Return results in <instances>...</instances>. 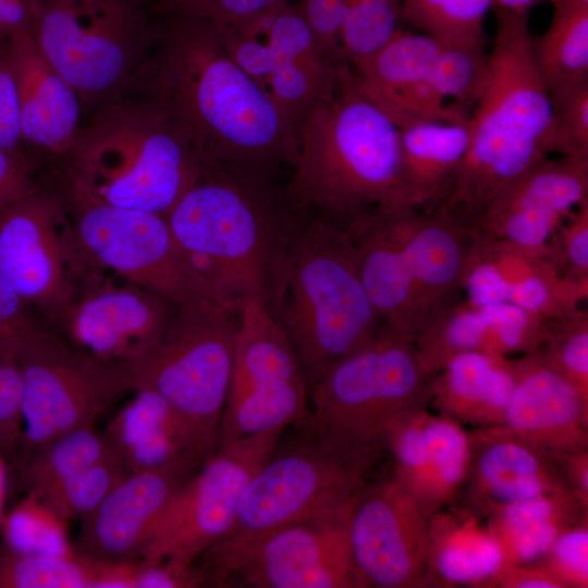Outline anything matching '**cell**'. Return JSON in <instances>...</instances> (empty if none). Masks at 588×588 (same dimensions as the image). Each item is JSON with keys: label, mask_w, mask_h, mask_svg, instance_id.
I'll return each instance as SVG.
<instances>
[{"label": "cell", "mask_w": 588, "mask_h": 588, "mask_svg": "<svg viewBox=\"0 0 588 588\" xmlns=\"http://www.w3.org/2000/svg\"><path fill=\"white\" fill-rule=\"evenodd\" d=\"M134 78L200 156L279 177L297 161V134L265 88L231 58L220 26L186 12L154 13Z\"/></svg>", "instance_id": "1"}, {"label": "cell", "mask_w": 588, "mask_h": 588, "mask_svg": "<svg viewBox=\"0 0 588 588\" xmlns=\"http://www.w3.org/2000/svg\"><path fill=\"white\" fill-rule=\"evenodd\" d=\"M310 212L279 177L205 164L166 216L183 250L218 299L272 306L292 238Z\"/></svg>", "instance_id": "2"}, {"label": "cell", "mask_w": 588, "mask_h": 588, "mask_svg": "<svg viewBox=\"0 0 588 588\" xmlns=\"http://www.w3.org/2000/svg\"><path fill=\"white\" fill-rule=\"evenodd\" d=\"M528 14L495 8L483 91L455 187L439 209L474 230L489 204L535 164L555 155L549 91L535 64Z\"/></svg>", "instance_id": "3"}, {"label": "cell", "mask_w": 588, "mask_h": 588, "mask_svg": "<svg viewBox=\"0 0 588 588\" xmlns=\"http://www.w3.org/2000/svg\"><path fill=\"white\" fill-rule=\"evenodd\" d=\"M297 150L286 187L308 212L345 228L379 207L416 206L400 128L356 90L348 64L334 93L299 127Z\"/></svg>", "instance_id": "4"}, {"label": "cell", "mask_w": 588, "mask_h": 588, "mask_svg": "<svg viewBox=\"0 0 588 588\" xmlns=\"http://www.w3.org/2000/svg\"><path fill=\"white\" fill-rule=\"evenodd\" d=\"M269 310L308 387L389 329L366 292L346 230L314 212L292 238Z\"/></svg>", "instance_id": "5"}, {"label": "cell", "mask_w": 588, "mask_h": 588, "mask_svg": "<svg viewBox=\"0 0 588 588\" xmlns=\"http://www.w3.org/2000/svg\"><path fill=\"white\" fill-rule=\"evenodd\" d=\"M68 156L72 199L164 217L204 168L182 132L144 97L110 103L81 128Z\"/></svg>", "instance_id": "6"}, {"label": "cell", "mask_w": 588, "mask_h": 588, "mask_svg": "<svg viewBox=\"0 0 588 588\" xmlns=\"http://www.w3.org/2000/svg\"><path fill=\"white\" fill-rule=\"evenodd\" d=\"M433 377L415 342L385 329L309 387L310 411L297 424L347 450L379 458L392 431L430 405Z\"/></svg>", "instance_id": "7"}, {"label": "cell", "mask_w": 588, "mask_h": 588, "mask_svg": "<svg viewBox=\"0 0 588 588\" xmlns=\"http://www.w3.org/2000/svg\"><path fill=\"white\" fill-rule=\"evenodd\" d=\"M238 313L211 299L175 305L155 342L120 363L128 390L162 396L210 454L228 397Z\"/></svg>", "instance_id": "8"}, {"label": "cell", "mask_w": 588, "mask_h": 588, "mask_svg": "<svg viewBox=\"0 0 588 588\" xmlns=\"http://www.w3.org/2000/svg\"><path fill=\"white\" fill-rule=\"evenodd\" d=\"M247 482L230 532L205 553L240 549L314 513L347 504L378 458L347 450L299 425Z\"/></svg>", "instance_id": "9"}, {"label": "cell", "mask_w": 588, "mask_h": 588, "mask_svg": "<svg viewBox=\"0 0 588 588\" xmlns=\"http://www.w3.org/2000/svg\"><path fill=\"white\" fill-rule=\"evenodd\" d=\"M154 28L146 0H40L33 38L81 101L91 102L134 78Z\"/></svg>", "instance_id": "10"}, {"label": "cell", "mask_w": 588, "mask_h": 588, "mask_svg": "<svg viewBox=\"0 0 588 588\" xmlns=\"http://www.w3.org/2000/svg\"><path fill=\"white\" fill-rule=\"evenodd\" d=\"M353 502L291 522L230 552L204 553L206 581L220 587L360 588L348 523Z\"/></svg>", "instance_id": "11"}, {"label": "cell", "mask_w": 588, "mask_h": 588, "mask_svg": "<svg viewBox=\"0 0 588 588\" xmlns=\"http://www.w3.org/2000/svg\"><path fill=\"white\" fill-rule=\"evenodd\" d=\"M22 443L27 456L70 431L94 427L128 391L122 364L98 359L36 329L20 346Z\"/></svg>", "instance_id": "12"}, {"label": "cell", "mask_w": 588, "mask_h": 588, "mask_svg": "<svg viewBox=\"0 0 588 588\" xmlns=\"http://www.w3.org/2000/svg\"><path fill=\"white\" fill-rule=\"evenodd\" d=\"M284 429L247 436L217 450L179 488L139 556L194 564L231 530L243 491L278 446Z\"/></svg>", "instance_id": "13"}, {"label": "cell", "mask_w": 588, "mask_h": 588, "mask_svg": "<svg viewBox=\"0 0 588 588\" xmlns=\"http://www.w3.org/2000/svg\"><path fill=\"white\" fill-rule=\"evenodd\" d=\"M233 367L218 446L297 424L307 412L309 387L284 331L261 302L238 313Z\"/></svg>", "instance_id": "14"}, {"label": "cell", "mask_w": 588, "mask_h": 588, "mask_svg": "<svg viewBox=\"0 0 588 588\" xmlns=\"http://www.w3.org/2000/svg\"><path fill=\"white\" fill-rule=\"evenodd\" d=\"M73 201L77 237L99 264L174 305L207 299L221 303L164 216L94 200Z\"/></svg>", "instance_id": "15"}, {"label": "cell", "mask_w": 588, "mask_h": 588, "mask_svg": "<svg viewBox=\"0 0 588 588\" xmlns=\"http://www.w3.org/2000/svg\"><path fill=\"white\" fill-rule=\"evenodd\" d=\"M430 515L394 473L356 494L348 536L360 588L429 586Z\"/></svg>", "instance_id": "16"}, {"label": "cell", "mask_w": 588, "mask_h": 588, "mask_svg": "<svg viewBox=\"0 0 588 588\" xmlns=\"http://www.w3.org/2000/svg\"><path fill=\"white\" fill-rule=\"evenodd\" d=\"M587 201L588 159L550 156L489 204L474 233L479 240L546 252L558 226Z\"/></svg>", "instance_id": "17"}, {"label": "cell", "mask_w": 588, "mask_h": 588, "mask_svg": "<svg viewBox=\"0 0 588 588\" xmlns=\"http://www.w3.org/2000/svg\"><path fill=\"white\" fill-rule=\"evenodd\" d=\"M52 197L33 191L0 210V280L26 303L61 311L73 298Z\"/></svg>", "instance_id": "18"}, {"label": "cell", "mask_w": 588, "mask_h": 588, "mask_svg": "<svg viewBox=\"0 0 588 588\" xmlns=\"http://www.w3.org/2000/svg\"><path fill=\"white\" fill-rule=\"evenodd\" d=\"M397 268L418 302L426 330L464 298L476 236L445 211L416 206L397 209Z\"/></svg>", "instance_id": "19"}, {"label": "cell", "mask_w": 588, "mask_h": 588, "mask_svg": "<svg viewBox=\"0 0 588 588\" xmlns=\"http://www.w3.org/2000/svg\"><path fill=\"white\" fill-rule=\"evenodd\" d=\"M588 284L564 277L546 252L476 238L464 282L473 306L512 304L547 321L581 308Z\"/></svg>", "instance_id": "20"}, {"label": "cell", "mask_w": 588, "mask_h": 588, "mask_svg": "<svg viewBox=\"0 0 588 588\" xmlns=\"http://www.w3.org/2000/svg\"><path fill=\"white\" fill-rule=\"evenodd\" d=\"M440 42L420 32L400 29L373 54L350 66L356 90L400 130L424 121H468L439 100L430 86Z\"/></svg>", "instance_id": "21"}, {"label": "cell", "mask_w": 588, "mask_h": 588, "mask_svg": "<svg viewBox=\"0 0 588 588\" xmlns=\"http://www.w3.org/2000/svg\"><path fill=\"white\" fill-rule=\"evenodd\" d=\"M512 366L515 382L497 427L550 453L587 450L588 395L556 371L540 347L512 359Z\"/></svg>", "instance_id": "22"}, {"label": "cell", "mask_w": 588, "mask_h": 588, "mask_svg": "<svg viewBox=\"0 0 588 588\" xmlns=\"http://www.w3.org/2000/svg\"><path fill=\"white\" fill-rule=\"evenodd\" d=\"M174 307L147 289L107 284L72 299L61 311L65 330L81 351L124 363L155 342Z\"/></svg>", "instance_id": "23"}, {"label": "cell", "mask_w": 588, "mask_h": 588, "mask_svg": "<svg viewBox=\"0 0 588 588\" xmlns=\"http://www.w3.org/2000/svg\"><path fill=\"white\" fill-rule=\"evenodd\" d=\"M196 470L167 467L130 473L81 518L75 550L102 561H134L174 493Z\"/></svg>", "instance_id": "24"}, {"label": "cell", "mask_w": 588, "mask_h": 588, "mask_svg": "<svg viewBox=\"0 0 588 588\" xmlns=\"http://www.w3.org/2000/svg\"><path fill=\"white\" fill-rule=\"evenodd\" d=\"M469 434L466 504L483 517L522 500L573 490L549 451L499 427L475 428Z\"/></svg>", "instance_id": "25"}, {"label": "cell", "mask_w": 588, "mask_h": 588, "mask_svg": "<svg viewBox=\"0 0 588 588\" xmlns=\"http://www.w3.org/2000/svg\"><path fill=\"white\" fill-rule=\"evenodd\" d=\"M15 79L23 142L68 155L79 131L81 99L46 60L32 35L0 41Z\"/></svg>", "instance_id": "26"}, {"label": "cell", "mask_w": 588, "mask_h": 588, "mask_svg": "<svg viewBox=\"0 0 588 588\" xmlns=\"http://www.w3.org/2000/svg\"><path fill=\"white\" fill-rule=\"evenodd\" d=\"M103 433L130 473L167 467L198 469L211 455L179 413L149 390L135 391Z\"/></svg>", "instance_id": "27"}, {"label": "cell", "mask_w": 588, "mask_h": 588, "mask_svg": "<svg viewBox=\"0 0 588 588\" xmlns=\"http://www.w3.org/2000/svg\"><path fill=\"white\" fill-rule=\"evenodd\" d=\"M507 566L486 518L467 504L451 503L429 517V585L480 586Z\"/></svg>", "instance_id": "28"}, {"label": "cell", "mask_w": 588, "mask_h": 588, "mask_svg": "<svg viewBox=\"0 0 588 588\" xmlns=\"http://www.w3.org/2000/svg\"><path fill=\"white\" fill-rule=\"evenodd\" d=\"M515 382L512 359L480 351L454 355L434 375L430 405L475 428L497 427Z\"/></svg>", "instance_id": "29"}, {"label": "cell", "mask_w": 588, "mask_h": 588, "mask_svg": "<svg viewBox=\"0 0 588 588\" xmlns=\"http://www.w3.org/2000/svg\"><path fill=\"white\" fill-rule=\"evenodd\" d=\"M405 182L414 204L437 209L450 198L469 140L466 122L424 121L400 130Z\"/></svg>", "instance_id": "30"}, {"label": "cell", "mask_w": 588, "mask_h": 588, "mask_svg": "<svg viewBox=\"0 0 588 588\" xmlns=\"http://www.w3.org/2000/svg\"><path fill=\"white\" fill-rule=\"evenodd\" d=\"M587 505L568 490L509 504L485 518L507 565H534L563 530L587 522Z\"/></svg>", "instance_id": "31"}, {"label": "cell", "mask_w": 588, "mask_h": 588, "mask_svg": "<svg viewBox=\"0 0 588 588\" xmlns=\"http://www.w3.org/2000/svg\"><path fill=\"white\" fill-rule=\"evenodd\" d=\"M317 51L326 52L292 1L237 23L231 45L234 61L264 88L280 62Z\"/></svg>", "instance_id": "32"}, {"label": "cell", "mask_w": 588, "mask_h": 588, "mask_svg": "<svg viewBox=\"0 0 588 588\" xmlns=\"http://www.w3.org/2000/svg\"><path fill=\"white\" fill-rule=\"evenodd\" d=\"M426 454L412 493L429 515L454 503L464 490L470 464V434L457 420L427 409L422 417Z\"/></svg>", "instance_id": "33"}, {"label": "cell", "mask_w": 588, "mask_h": 588, "mask_svg": "<svg viewBox=\"0 0 588 588\" xmlns=\"http://www.w3.org/2000/svg\"><path fill=\"white\" fill-rule=\"evenodd\" d=\"M550 4V23L531 42L535 64L548 88L588 78V2Z\"/></svg>", "instance_id": "34"}, {"label": "cell", "mask_w": 588, "mask_h": 588, "mask_svg": "<svg viewBox=\"0 0 588 588\" xmlns=\"http://www.w3.org/2000/svg\"><path fill=\"white\" fill-rule=\"evenodd\" d=\"M344 65L317 51L282 61L272 70L265 89L296 134L311 111L334 93Z\"/></svg>", "instance_id": "35"}, {"label": "cell", "mask_w": 588, "mask_h": 588, "mask_svg": "<svg viewBox=\"0 0 588 588\" xmlns=\"http://www.w3.org/2000/svg\"><path fill=\"white\" fill-rule=\"evenodd\" d=\"M106 561L63 554L0 551V588H103Z\"/></svg>", "instance_id": "36"}, {"label": "cell", "mask_w": 588, "mask_h": 588, "mask_svg": "<svg viewBox=\"0 0 588 588\" xmlns=\"http://www.w3.org/2000/svg\"><path fill=\"white\" fill-rule=\"evenodd\" d=\"M119 455L105 433L94 427L64 433L32 452L24 462L29 491L41 492L110 456Z\"/></svg>", "instance_id": "37"}, {"label": "cell", "mask_w": 588, "mask_h": 588, "mask_svg": "<svg viewBox=\"0 0 588 588\" xmlns=\"http://www.w3.org/2000/svg\"><path fill=\"white\" fill-rule=\"evenodd\" d=\"M440 41L430 86L439 100L470 118L487 81L486 45Z\"/></svg>", "instance_id": "38"}, {"label": "cell", "mask_w": 588, "mask_h": 588, "mask_svg": "<svg viewBox=\"0 0 588 588\" xmlns=\"http://www.w3.org/2000/svg\"><path fill=\"white\" fill-rule=\"evenodd\" d=\"M493 0H401V21L439 40L486 45Z\"/></svg>", "instance_id": "39"}, {"label": "cell", "mask_w": 588, "mask_h": 588, "mask_svg": "<svg viewBox=\"0 0 588 588\" xmlns=\"http://www.w3.org/2000/svg\"><path fill=\"white\" fill-rule=\"evenodd\" d=\"M130 474L119 455L98 462L35 493L61 519L82 518Z\"/></svg>", "instance_id": "40"}, {"label": "cell", "mask_w": 588, "mask_h": 588, "mask_svg": "<svg viewBox=\"0 0 588 588\" xmlns=\"http://www.w3.org/2000/svg\"><path fill=\"white\" fill-rule=\"evenodd\" d=\"M401 0H347L341 47L346 63L356 65L379 50L401 28Z\"/></svg>", "instance_id": "41"}, {"label": "cell", "mask_w": 588, "mask_h": 588, "mask_svg": "<svg viewBox=\"0 0 588 588\" xmlns=\"http://www.w3.org/2000/svg\"><path fill=\"white\" fill-rule=\"evenodd\" d=\"M29 491L3 522L8 550L17 554H63L75 551L68 543L62 523Z\"/></svg>", "instance_id": "42"}, {"label": "cell", "mask_w": 588, "mask_h": 588, "mask_svg": "<svg viewBox=\"0 0 588 588\" xmlns=\"http://www.w3.org/2000/svg\"><path fill=\"white\" fill-rule=\"evenodd\" d=\"M547 362L588 395V315L579 308L549 322L540 346Z\"/></svg>", "instance_id": "43"}, {"label": "cell", "mask_w": 588, "mask_h": 588, "mask_svg": "<svg viewBox=\"0 0 588 588\" xmlns=\"http://www.w3.org/2000/svg\"><path fill=\"white\" fill-rule=\"evenodd\" d=\"M555 155L588 159V78L548 88Z\"/></svg>", "instance_id": "44"}, {"label": "cell", "mask_w": 588, "mask_h": 588, "mask_svg": "<svg viewBox=\"0 0 588 588\" xmlns=\"http://www.w3.org/2000/svg\"><path fill=\"white\" fill-rule=\"evenodd\" d=\"M547 255L564 277L588 284V201L571 212L553 232Z\"/></svg>", "instance_id": "45"}, {"label": "cell", "mask_w": 588, "mask_h": 588, "mask_svg": "<svg viewBox=\"0 0 588 588\" xmlns=\"http://www.w3.org/2000/svg\"><path fill=\"white\" fill-rule=\"evenodd\" d=\"M537 562L563 588L588 586V528L587 522L563 530L546 555Z\"/></svg>", "instance_id": "46"}, {"label": "cell", "mask_w": 588, "mask_h": 588, "mask_svg": "<svg viewBox=\"0 0 588 588\" xmlns=\"http://www.w3.org/2000/svg\"><path fill=\"white\" fill-rule=\"evenodd\" d=\"M22 377L16 357L0 353V451L22 443Z\"/></svg>", "instance_id": "47"}, {"label": "cell", "mask_w": 588, "mask_h": 588, "mask_svg": "<svg viewBox=\"0 0 588 588\" xmlns=\"http://www.w3.org/2000/svg\"><path fill=\"white\" fill-rule=\"evenodd\" d=\"M294 4L311 27L323 50L346 63L341 33L347 12V0H295Z\"/></svg>", "instance_id": "48"}, {"label": "cell", "mask_w": 588, "mask_h": 588, "mask_svg": "<svg viewBox=\"0 0 588 588\" xmlns=\"http://www.w3.org/2000/svg\"><path fill=\"white\" fill-rule=\"evenodd\" d=\"M26 302L0 280V353L16 357V353L37 327L25 309Z\"/></svg>", "instance_id": "49"}, {"label": "cell", "mask_w": 588, "mask_h": 588, "mask_svg": "<svg viewBox=\"0 0 588 588\" xmlns=\"http://www.w3.org/2000/svg\"><path fill=\"white\" fill-rule=\"evenodd\" d=\"M23 143L17 88L0 51V148L21 151Z\"/></svg>", "instance_id": "50"}, {"label": "cell", "mask_w": 588, "mask_h": 588, "mask_svg": "<svg viewBox=\"0 0 588 588\" xmlns=\"http://www.w3.org/2000/svg\"><path fill=\"white\" fill-rule=\"evenodd\" d=\"M33 191L26 158L21 151L0 148V210Z\"/></svg>", "instance_id": "51"}, {"label": "cell", "mask_w": 588, "mask_h": 588, "mask_svg": "<svg viewBox=\"0 0 588 588\" xmlns=\"http://www.w3.org/2000/svg\"><path fill=\"white\" fill-rule=\"evenodd\" d=\"M40 0H0V41L32 35Z\"/></svg>", "instance_id": "52"}, {"label": "cell", "mask_w": 588, "mask_h": 588, "mask_svg": "<svg viewBox=\"0 0 588 588\" xmlns=\"http://www.w3.org/2000/svg\"><path fill=\"white\" fill-rule=\"evenodd\" d=\"M291 0H210L206 16L219 25L237 24L255 19Z\"/></svg>", "instance_id": "53"}, {"label": "cell", "mask_w": 588, "mask_h": 588, "mask_svg": "<svg viewBox=\"0 0 588 588\" xmlns=\"http://www.w3.org/2000/svg\"><path fill=\"white\" fill-rule=\"evenodd\" d=\"M571 488L588 503L587 450L552 453Z\"/></svg>", "instance_id": "54"}, {"label": "cell", "mask_w": 588, "mask_h": 588, "mask_svg": "<svg viewBox=\"0 0 588 588\" xmlns=\"http://www.w3.org/2000/svg\"><path fill=\"white\" fill-rule=\"evenodd\" d=\"M152 13L186 12L206 16L210 0H146Z\"/></svg>", "instance_id": "55"}, {"label": "cell", "mask_w": 588, "mask_h": 588, "mask_svg": "<svg viewBox=\"0 0 588 588\" xmlns=\"http://www.w3.org/2000/svg\"><path fill=\"white\" fill-rule=\"evenodd\" d=\"M546 0H493V7L515 13L528 14L535 4Z\"/></svg>", "instance_id": "56"}, {"label": "cell", "mask_w": 588, "mask_h": 588, "mask_svg": "<svg viewBox=\"0 0 588 588\" xmlns=\"http://www.w3.org/2000/svg\"><path fill=\"white\" fill-rule=\"evenodd\" d=\"M1 492H2V476L0 475V498H1Z\"/></svg>", "instance_id": "57"}, {"label": "cell", "mask_w": 588, "mask_h": 588, "mask_svg": "<svg viewBox=\"0 0 588 588\" xmlns=\"http://www.w3.org/2000/svg\"><path fill=\"white\" fill-rule=\"evenodd\" d=\"M546 1H548L550 3V2L555 1V0H546ZM581 1L588 2V0H581Z\"/></svg>", "instance_id": "58"}]
</instances>
